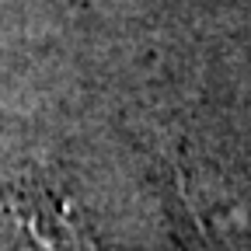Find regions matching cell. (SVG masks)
I'll list each match as a JSON object with an SVG mask.
<instances>
[{
    "mask_svg": "<svg viewBox=\"0 0 251 251\" xmlns=\"http://www.w3.org/2000/svg\"><path fill=\"white\" fill-rule=\"evenodd\" d=\"M7 220L14 227L18 251H87L67 196L49 185H14L7 196Z\"/></svg>",
    "mask_w": 251,
    "mask_h": 251,
    "instance_id": "obj_1",
    "label": "cell"
}]
</instances>
